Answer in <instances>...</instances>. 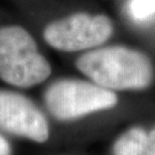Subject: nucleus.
<instances>
[{
	"instance_id": "nucleus-3",
	"label": "nucleus",
	"mask_w": 155,
	"mask_h": 155,
	"mask_svg": "<svg viewBox=\"0 0 155 155\" xmlns=\"http://www.w3.org/2000/svg\"><path fill=\"white\" fill-rule=\"evenodd\" d=\"M48 111L61 121L75 120L115 107L116 94L111 90L79 80H61L51 84L45 94Z\"/></svg>"
},
{
	"instance_id": "nucleus-5",
	"label": "nucleus",
	"mask_w": 155,
	"mask_h": 155,
	"mask_svg": "<svg viewBox=\"0 0 155 155\" xmlns=\"http://www.w3.org/2000/svg\"><path fill=\"white\" fill-rule=\"evenodd\" d=\"M0 128L36 143L49 137L45 115L28 98L11 91H0Z\"/></svg>"
},
{
	"instance_id": "nucleus-6",
	"label": "nucleus",
	"mask_w": 155,
	"mask_h": 155,
	"mask_svg": "<svg viewBox=\"0 0 155 155\" xmlns=\"http://www.w3.org/2000/svg\"><path fill=\"white\" fill-rule=\"evenodd\" d=\"M147 150L148 134L139 127L126 131L113 146L114 155H147Z\"/></svg>"
},
{
	"instance_id": "nucleus-9",
	"label": "nucleus",
	"mask_w": 155,
	"mask_h": 155,
	"mask_svg": "<svg viewBox=\"0 0 155 155\" xmlns=\"http://www.w3.org/2000/svg\"><path fill=\"white\" fill-rule=\"evenodd\" d=\"M0 155H10V145L1 135H0Z\"/></svg>"
},
{
	"instance_id": "nucleus-2",
	"label": "nucleus",
	"mask_w": 155,
	"mask_h": 155,
	"mask_svg": "<svg viewBox=\"0 0 155 155\" xmlns=\"http://www.w3.org/2000/svg\"><path fill=\"white\" fill-rule=\"evenodd\" d=\"M51 74L35 38L19 25L0 27V79L18 88L45 82Z\"/></svg>"
},
{
	"instance_id": "nucleus-7",
	"label": "nucleus",
	"mask_w": 155,
	"mask_h": 155,
	"mask_svg": "<svg viewBox=\"0 0 155 155\" xmlns=\"http://www.w3.org/2000/svg\"><path fill=\"white\" fill-rule=\"evenodd\" d=\"M130 13L136 19H146L155 14V0H132Z\"/></svg>"
},
{
	"instance_id": "nucleus-1",
	"label": "nucleus",
	"mask_w": 155,
	"mask_h": 155,
	"mask_svg": "<svg viewBox=\"0 0 155 155\" xmlns=\"http://www.w3.org/2000/svg\"><path fill=\"white\" fill-rule=\"evenodd\" d=\"M77 69L108 90H142L151 85L154 69L143 52L126 46H109L86 52Z\"/></svg>"
},
{
	"instance_id": "nucleus-4",
	"label": "nucleus",
	"mask_w": 155,
	"mask_h": 155,
	"mask_svg": "<svg viewBox=\"0 0 155 155\" xmlns=\"http://www.w3.org/2000/svg\"><path fill=\"white\" fill-rule=\"evenodd\" d=\"M113 31V23L106 15L79 12L48 23L43 38L54 49L73 52L103 45Z\"/></svg>"
},
{
	"instance_id": "nucleus-8",
	"label": "nucleus",
	"mask_w": 155,
	"mask_h": 155,
	"mask_svg": "<svg viewBox=\"0 0 155 155\" xmlns=\"http://www.w3.org/2000/svg\"><path fill=\"white\" fill-rule=\"evenodd\" d=\"M147 155H155V128L148 134Z\"/></svg>"
}]
</instances>
